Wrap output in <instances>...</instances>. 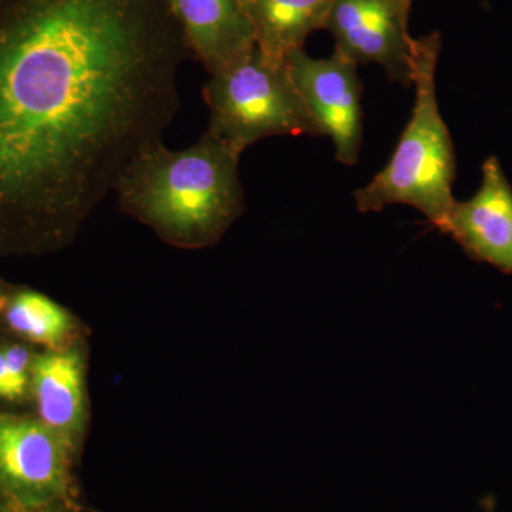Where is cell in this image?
I'll use <instances>...</instances> for the list:
<instances>
[{
    "mask_svg": "<svg viewBox=\"0 0 512 512\" xmlns=\"http://www.w3.org/2000/svg\"><path fill=\"white\" fill-rule=\"evenodd\" d=\"M170 0H0V255L55 248L180 109Z\"/></svg>",
    "mask_w": 512,
    "mask_h": 512,
    "instance_id": "6da1fadb",
    "label": "cell"
},
{
    "mask_svg": "<svg viewBox=\"0 0 512 512\" xmlns=\"http://www.w3.org/2000/svg\"><path fill=\"white\" fill-rule=\"evenodd\" d=\"M241 156L207 131L185 150L158 143L120 178L116 192L121 210L175 244H210L244 211Z\"/></svg>",
    "mask_w": 512,
    "mask_h": 512,
    "instance_id": "7a4b0ae2",
    "label": "cell"
},
{
    "mask_svg": "<svg viewBox=\"0 0 512 512\" xmlns=\"http://www.w3.org/2000/svg\"><path fill=\"white\" fill-rule=\"evenodd\" d=\"M440 52L439 32L414 37L412 76L416 99L412 119L389 163L353 198L360 212H379L394 204L409 205L444 234L457 202L453 197L457 163L453 140L437 100Z\"/></svg>",
    "mask_w": 512,
    "mask_h": 512,
    "instance_id": "3957f363",
    "label": "cell"
},
{
    "mask_svg": "<svg viewBox=\"0 0 512 512\" xmlns=\"http://www.w3.org/2000/svg\"><path fill=\"white\" fill-rule=\"evenodd\" d=\"M210 76L202 92L210 109L207 133L239 154L268 137L323 136L286 63L271 62L256 47Z\"/></svg>",
    "mask_w": 512,
    "mask_h": 512,
    "instance_id": "277c9868",
    "label": "cell"
},
{
    "mask_svg": "<svg viewBox=\"0 0 512 512\" xmlns=\"http://www.w3.org/2000/svg\"><path fill=\"white\" fill-rule=\"evenodd\" d=\"M286 67L312 119L332 140L336 160L355 165L363 141L357 64L336 52L315 59L299 50L286 59Z\"/></svg>",
    "mask_w": 512,
    "mask_h": 512,
    "instance_id": "5b68a950",
    "label": "cell"
},
{
    "mask_svg": "<svg viewBox=\"0 0 512 512\" xmlns=\"http://www.w3.org/2000/svg\"><path fill=\"white\" fill-rule=\"evenodd\" d=\"M410 12L412 8L400 0H335L325 30L335 39L336 53L357 66L379 64L392 82L410 87Z\"/></svg>",
    "mask_w": 512,
    "mask_h": 512,
    "instance_id": "8992f818",
    "label": "cell"
},
{
    "mask_svg": "<svg viewBox=\"0 0 512 512\" xmlns=\"http://www.w3.org/2000/svg\"><path fill=\"white\" fill-rule=\"evenodd\" d=\"M66 446L40 419L0 414V487L22 504L55 500L66 481Z\"/></svg>",
    "mask_w": 512,
    "mask_h": 512,
    "instance_id": "52a82bcc",
    "label": "cell"
},
{
    "mask_svg": "<svg viewBox=\"0 0 512 512\" xmlns=\"http://www.w3.org/2000/svg\"><path fill=\"white\" fill-rule=\"evenodd\" d=\"M444 234L470 258L512 275V187L497 158L485 160L480 188L456 202Z\"/></svg>",
    "mask_w": 512,
    "mask_h": 512,
    "instance_id": "ba28073f",
    "label": "cell"
},
{
    "mask_svg": "<svg viewBox=\"0 0 512 512\" xmlns=\"http://www.w3.org/2000/svg\"><path fill=\"white\" fill-rule=\"evenodd\" d=\"M188 53L208 73L255 49L247 0H170Z\"/></svg>",
    "mask_w": 512,
    "mask_h": 512,
    "instance_id": "9c48e42d",
    "label": "cell"
},
{
    "mask_svg": "<svg viewBox=\"0 0 512 512\" xmlns=\"http://www.w3.org/2000/svg\"><path fill=\"white\" fill-rule=\"evenodd\" d=\"M32 386L39 419L69 441L84 420V372L79 350H50L36 357Z\"/></svg>",
    "mask_w": 512,
    "mask_h": 512,
    "instance_id": "30bf717a",
    "label": "cell"
},
{
    "mask_svg": "<svg viewBox=\"0 0 512 512\" xmlns=\"http://www.w3.org/2000/svg\"><path fill=\"white\" fill-rule=\"evenodd\" d=\"M335 0H247L256 49L271 62L285 64L303 50L306 39L325 30Z\"/></svg>",
    "mask_w": 512,
    "mask_h": 512,
    "instance_id": "8fae6325",
    "label": "cell"
},
{
    "mask_svg": "<svg viewBox=\"0 0 512 512\" xmlns=\"http://www.w3.org/2000/svg\"><path fill=\"white\" fill-rule=\"evenodd\" d=\"M10 328L40 345H59L70 330V319L62 306L36 291H19L6 309Z\"/></svg>",
    "mask_w": 512,
    "mask_h": 512,
    "instance_id": "7c38bea8",
    "label": "cell"
},
{
    "mask_svg": "<svg viewBox=\"0 0 512 512\" xmlns=\"http://www.w3.org/2000/svg\"><path fill=\"white\" fill-rule=\"evenodd\" d=\"M32 365L29 350L23 346L0 349V399L18 402L25 397Z\"/></svg>",
    "mask_w": 512,
    "mask_h": 512,
    "instance_id": "4fadbf2b",
    "label": "cell"
},
{
    "mask_svg": "<svg viewBox=\"0 0 512 512\" xmlns=\"http://www.w3.org/2000/svg\"><path fill=\"white\" fill-rule=\"evenodd\" d=\"M400 2L406 3L407 6L412 8L414 0H400Z\"/></svg>",
    "mask_w": 512,
    "mask_h": 512,
    "instance_id": "5bb4252c",
    "label": "cell"
},
{
    "mask_svg": "<svg viewBox=\"0 0 512 512\" xmlns=\"http://www.w3.org/2000/svg\"><path fill=\"white\" fill-rule=\"evenodd\" d=\"M2 299H3L2 286H0V303H2Z\"/></svg>",
    "mask_w": 512,
    "mask_h": 512,
    "instance_id": "9a60e30c",
    "label": "cell"
}]
</instances>
